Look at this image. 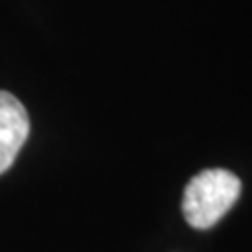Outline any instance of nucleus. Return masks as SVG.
Here are the masks:
<instances>
[{
  "mask_svg": "<svg viewBox=\"0 0 252 252\" xmlns=\"http://www.w3.org/2000/svg\"><path fill=\"white\" fill-rule=\"evenodd\" d=\"M30 135L26 107L11 93L0 91V175L6 172Z\"/></svg>",
  "mask_w": 252,
  "mask_h": 252,
  "instance_id": "f03ea898",
  "label": "nucleus"
},
{
  "mask_svg": "<svg viewBox=\"0 0 252 252\" xmlns=\"http://www.w3.org/2000/svg\"><path fill=\"white\" fill-rule=\"evenodd\" d=\"M242 181L225 168H206L185 187L183 215L193 229H210L240 198Z\"/></svg>",
  "mask_w": 252,
  "mask_h": 252,
  "instance_id": "f257e3e1",
  "label": "nucleus"
}]
</instances>
